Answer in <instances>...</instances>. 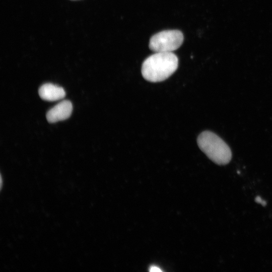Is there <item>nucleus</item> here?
<instances>
[{
  "label": "nucleus",
  "instance_id": "nucleus-8",
  "mask_svg": "<svg viewBox=\"0 0 272 272\" xmlns=\"http://www.w3.org/2000/svg\"><path fill=\"white\" fill-rule=\"evenodd\" d=\"M75 1V0H74Z\"/></svg>",
  "mask_w": 272,
  "mask_h": 272
},
{
  "label": "nucleus",
  "instance_id": "nucleus-4",
  "mask_svg": "<svg viewBox=\"0 0 272 272\" xmlns=\"http://www.w3.org/2000/svg\"><path fill=\"white\" fill-rule=\"evenodd\" d=\"M72 110V103L69 100H63L48 110L46 114L47 120L49 122L54 123L66 119L71 116Z\"/></svg>",
  "mask_w": 272,
  "mask_h": 272
},
{
  "label": "nucleus",
  "instance_id": "nucleus-3",
  "mask_svg": "<svg viewBox=\"0 0 272 272\" xmlns=\"http://www.w3.org/2000/svg\"><path fill=\"white\" fill-rule=\"evenodd\" d=\"M184 40L183 33L178 30H167L158 32L151 37L150 49L155 52H172L178 49Z\"/></svg>",
  "mask_w": 272,
  "mask_h": 272
},
{
  "label": "nucleus",
  "instance_id": "nucleus-6",
  "mask_svg": "<svg viewBox=\"0 0 272 272\" xmlns=\"http://www.w3.org/2000/svg\"><path fill=\"white\" fill-rule=\"evenodd\" d=\"M255 200L256 202L260 203L263 206H265L266 205V202L263 200L259 196H257L255 198Z\"/></svg>",
  "mask_w": 272,
  "mask_h": 272
},
{
  "label": "nucleus",
  "instance_id": "nucleus-2",
  "mask_svg": "<svg viewBox=\"0 0 272 272\" xmlns=\"http://www.w3.org/2000/svg\"><path fill=\"white\" fill-rule=\"evenodd\" d=\"M200 149L215 163L227 164L232 158V152L228 145L218 135L210 131L202 132L197 138Z\"/></svg>",
  "mask_w": 272,
  "mask_h": 272
},
{
  "label": "nucleus",
  "instance_id": "nucleus-7",
  "mask_svg": "<svg viewBox=\"0 0 272 272\" xmlns=\"http://www.w3.org/2000/svg\"><path fill=\"white\" fill-rule=\"evenodd\" d=\"M149 270L152 272L162 271V270L158 266L152 265L150 267Z\"/></svg>",
  "mask_w": 272,
  "mask_h": 272
},
{
  "label": "nucleus",
  "instance_id": "nucleus-5",
  "mask_svg": "<svg viewBox=\"0 0 272 272\" xmlns=\"http://www.w3.org/2000/svg\"><path fill=\"white\" fill-rule=\"evenodd\" d=\"M40 97L43 100L54 101L64 98L65 96L64 90L61 87L46 83L42 85L38 91Z\"/></svg>",
  "mask_w": 272,
  "mask_h": 272
},
{
  "label": "nucleus",
  "instance_id": "nucleus-1",
  "mask_svg": "<svg viewBox=\"0 0 272 272\" xmlns=\"http://www.w3.org/2000/svg\"><path fill=\"white\" fill-rule=\"evenodd\" d=\"M178 65V57L172 52H155L143 62L142 74L148 81L161 82L174 73Z\"/></svg>",
  "mask_w": 272,
  "mask_h": 272
}]
</instances>
